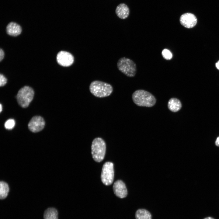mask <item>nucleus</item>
Instances as JSON below:
<instances>
[{
	"label": "nucleus",
	"instance_id": "obj_3",
	"mask_svg": "<svg viewBox=\"0 0 219 219\" xmlns=\"http://www.w3.org/2000/svg\"><path fill=\"white\" fill-rule=\"evenodd\" d=\"M106 150V143L103 139L97 137L93 140L91 145V154L95 161L99 162L103 160Z\"/></svg>",
	"mask_w": 219,
	"mask_h": 219
},
{
	"label": "nucleus",
	"instance_id": "obj_1",
	"mask_svg": "<svg viewBox=\"0 0 219 219\" xmlns=\"http://www.w3.org/2000/svg\"><path fill=\"white\" fill-rule=\"evenodd\" d=\"M132 97L134 103L140 106L151 107L155 104L156 100L152 94L142 89L137 90L134 92Z\"/></svg>",
	"mask_w": 219,
	"mask_h": 219
},
{
	"label": "nucleus",
	"instance_id": "obj_2",
	"mask_svg": "<svg viewBox=\"0 0 219 219\" xmlns=\"http://www.w3.org/2000/svg\"><path fill=\"white\" fill-rule=\"evenodd\" d=\"M89 90L95 96L103 98L108 96L113 91L112 86L110 84L99 80H95L90 83Z\"/></svg>",
	"mask_w": 219,
	"mask_h": 219
},
{
	"label": "nucleus",
	"instance_id": "obj_5",
	"mask_svg": "<svg viewBox=\"0 0 219 219\" xmlns=\"http://www.w3.org/2000/svg\"><path fill=\"white\" fill-rule=\"evenodd\" d=\"M34 94L33 90L29 86H25L22 88L16 96L18 104L23 108L28 107L33 99Z\"/></svg>",
	"mask_w": 219,
	"mask_h": 219
},
{
	"label": "nucleus",
	"instance_id": "obj_14",
	"mask_svg": "<svg viewBox=\"0 0 219 219\" xmlns=\"http://www.w3.org/2000/svg\"><path fill=\"white\" fill-rule=\"evenodd\" d=\"M136 219H151L152 216L150 213L145 209L137 210L135 214Z\"/></svg>",
	"mask_w": 219,
	"mask_h": 219
},
{
	"label": "nucleus",
	"instance_id": "obj_8",
	"mask_svg": "<svg viewBox=\"0 0 219 219\" xmlns=\"http://www.w3.org/2000/svg\"><path fill=\"white\" fill-rule=\"evenodd\" d=\"M45 124V121L42 117L35 116L33 117L29 121L28 127L31 131L36 133L42 130Z\"/></svg>",
	"mask_w": 219,
	"mask_h": 219
},
{
	"label": "nucleus",
	"instance_id": "obj_4",
	"mask_svg": "<svg viewBox=\"0 0 219 219\" xmlns=\"http://www.w3.org/2000/svg\"><path fill=\"white\" fill-rule=\"evenodd\" d=\"M117 65L118 70L127 76L132 77L135 75L136 64L131 59L125 57H121L118 60Z\"/></svg>",
	"mask_w": 219,
	"mask_h": 219
},
{
	"label": "nucleus",
	"instance_id": "obj_22",
	"mask_svg": "<svg viewBox=\"0 0 219 219\" xmlns=\"http://www.w3.org/2000/svg\"><path fill=\"white\" fill-rule=\"evenodd\" d=\"M215 66L216 68L219 70V60L216 63Z\"/></svg>",
	"mask_w": 219,
	"mask_h": 219
},
{
	"label": "nucleus",
	"instance_id": "obj_12",
	"mask_svg": "<svg viewBox=\"0 0 219 219\" xmlns=\"http://www.w3.org/2000/svg\"><path fill=\"white\" fill-rule=\"evenodd\" d=\"M115 12L117 16L122 19L127 18L129 14V9L124 3H121L118 5L116 8Z\"/></svg>",
	"mask_w": 219,
	"mask_h": 219
},
{
	"label": "nucleus",
	"instance_id": "obj_16",
	"mask_svg": "<svg viewBox=\"0 0 219 219\" xmlns=\"http://www.w3.org/2000/svg\"><path fill=\"white\" fill-rule=\"evenodd\" d=\"M9 191V188L8 184L3 181L0 182V198L3 199L6 198Z\"/></svg>",
	"mask_w": 219,
	"mask_h": 219
},
{
	"label": "nucleus",
	"instance_id": "obj_17",
	"mask_svg": "<svg viewBox=\"0 0 219 219\" xmlns=\"http://www.w3.org/2000/svg\"><path fill=\"white\" fill-rule=\"evenodd\" d=\"M163 57L167 60H171L172 57V54L171 52L169 50L165 49L162 52Z\"/></svg>",
	"mask_w": 219,
	"mask_h": 219
},
{
	"label": "nucleus",
	"instance_id": "obj_21",
	"mask_svg": "<svg viewBox=\"0 0 219 219\" xmlns=\"http://www.w3.org/2000/svg\"><path fill=\"white\" fill-rule=\"evenodd\" d=\"M215 144L216 146L219 147V136L218 137L215 141Z\"/></svg>",
	"mask_w": 219,
	"mask_h": 219
},
{
	"label": "nucleus",
	"instance_id": "obj_13",
	"mask_svg": "<svg viewBox=\"0 0 219 219\" xmlns=\"http://www.w3.org/2000/svg\"><path fill=\"white\" fill-rule=\"evenodd\" d=\"M182 103L178 99L172 98L169 99L168 103L169 109L173 112H176L179 110L182 107Z\"/></svg>",
	"mask_w": 219,
	"mask_h": 219
},
{
	"label": "nucleus",
	"instance_id": "obj_10",
	"mask_svg": "<svg viewBox=\"0 0 219 219\" xmlns=\"http://www.w3.org/2000/svg\"><path fill=\"white\" fill-rule=\"evenodd\" d=\"M113 190L115 195L120 198L126 197L127 195V191L124 182L118 180L114 182L113 186Z\"/></svg>",
	"mask_w": 219,
	"mask_h": 219
},
{
	"label": "nucleus",
	"instance_id": "obj_19",
	"mask_svg": "<svg viewBox=\"0 0 219 219\" xmlns=\"http://www.w3.org/2000/svg\"><path fill=\"white\" fill-rule=\"evenodd\" d=\"M7 79L2 74L0 75V86H3L6 83Z\"/></svg>",
	"mask_w": 219,
	"mask_h": 219
},
{
	"label": "nucleus",
	"instance_id": "obj_11",
	"mask_svg": "<svg viewBox=\"0 0 219 219\" xmlns=\"http://www.w3.org/2000/svg\"><path fill=\"white\" fill-rule=\"evenodd\" d=\"M6 31L9 35L16 36L21 33L22 29L21 26L18 24L11 22L9 23L7 26Z\"/></svg>",
	"mask_w": 219,
	"mask_h": 219
},
{
	"label": "nucleus",
	"instance_id": "obj_9",
	"mask_svg": "<svg viewBox=\"0 0 219 219\" xmlns=\"http://www.w3.org/2000/svg\"><path fill=\"white\" fill-rule=\"evenodd\" d=\"M179 20L181 24L187 28H191L194 26L197 21L195 16L189 13H186L182 15Z\"/></svg>",
	"mask_w": 219,
	"mask_h": 219
},
{
	"label": "nucleus",
	"instance_id": "obj_23",
	"mask_svg": "<svg viewBox=\"0 0 219 219\" xmlns=\"http://www.w3.org/2000/svg\"><path fill=\"white\" fill-rule=\"evenodd\" d=\"M204 219H214L212 217H207L206 218H205Z\"/></svg>",
	"mask_w": 219,
	"mask_h": 219
},
{
	"label": "nucleus",
	"instance_id": "obj_20",
	"mask_svg": "<svg viewBox=\"0 0 219 219\" xmlns=\"http://www.w3.org/2000/svg\"><path fill=\"white\" fill-rule=\"evenodd\" d=\"M4 56V53L3 50L1 49L0 50V61H1L3 59Z\"/></svg>",
	"mask_w": 219,
	"mask_h": 219
},
{
	"label": "nucleus",
	"instance_id": "obj_7",
	"mask_svg": "<svg viewBox=\"0 0 219 219\" xmlns=\"http://www.w3.org/2000/svg\"><path fill=\"white\" fill-rule=\"evenodd\" d=\"M56 58L58 63L64 67L70 66L74 61L73 55L70 53L64 51H61L59 52Z\"/></svg>",
	"mask_w": 219,
	"mask_h": 219
},
{
	"label": "nucleus",
	"instance_id": "obj_18",
	"mask_svg": "<svg viewBox=\"0 0 219 219\" xmlns=\"http://www.w3.org/2000/svg\"><path fill=\"white\" fill-rule=\"evenodd\" d=\"M15 121L13 119H9L7 120L5 123V128L8 130L12 129L15 126Z\"/></svg>",
	"mask_w": 219,
	"mask_h": 219
},
{
	"label": "nucleus",
	"instance_id": "obj_15",
	"mask_svg": "<svg viewBox=\"0 0 219 219\" xmlns=\"http://www.w3.org/2000/svg\"><path fill=\"white\" fill-rule=\"evenodd\" d=\"M44 219H58V212L54 208H49L46 209L43 214Z\"/></svg>",
	"mask_w": 219,
	"mask_h": 219
},
{
	"label": "nucleus",
	"instance_id": "obj_6",
	"mask_svg": "<svg viewBox=\"0 0 219 219\" xmlns=\"http://www.w3.org/2000/svg\"><path fill=\"white\" fill-rule=\"evenodd\" d=\"M114 178L113 163L109 162H106L103 165L101 175L102 183L106 186L110 185L113 182Z\"/></svg>",
	"mask_w": 219,
	"mask_h": 219
},
{
	"label": "nucleus",
	"instance_id": "obj_24",
	"mask_svg": "<svg viewBox=\"0 0 219 219\" xmlns=\"http://www.w3.org/2000/svg\"><path fill=\"white\" fill-rule=\"evenodd\" d=\"M0 112H1L2 110V104H1L0 105Z\"/></svg>",
	"mask_w": 219,
	"mask_h": 219
}]
</instances>
